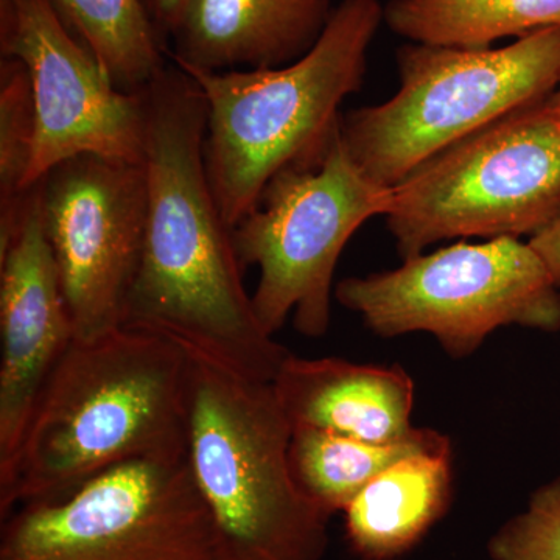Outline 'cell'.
I'll use <instances>...</instances> for the list:
<instances>
[{
  "mask_svg": "<svg viewBox=\"0 0 560 560\" xmlns=\"http://www.w3.org/2000/svg\"><path fill=\"white\" fill-rule=\"evenodd\" d=\"M452 495L451 444L405 456L342 511L350 548L363 560L400 558L444 517Z\"/></svg>",
  "mask_w": 560,
  "mask_h": 560,
  "instance_id": "15",
  "label": "cell"
},
{
  "mask_svg": "<svg viewBox=\"0 0 560 560\" xmlns=\"http://www.w3.org/2000/svg\"><path fill=\"white\" fill-rule=\"evenodd\" d=\"M186 458V349L130 327L75 338L0 471V518L66 499L120 464Z\"/></svg>",
  "mask_w": 560,
  "mask_h": 560,
  "instance_id": "2",
  "label": "cell"
},
{
  "mask_svg": "<svg viewBox=\"0 0 560 560\" xmlns=\"http://www.w3.org/2000/svg\"><path fill=\"white\" fill-rule=\"evenodd\" d=\"M142 94L145 245L121 327L161 334L272 382L291 352L261 327L205 165L200 88L168 65Z\"/></svg>",
  "mask_w": 560,
  "mask_h": 560,
  "instance_id": "1",
  "label": "cell"
},
{
  "mask_svg": "<svg viewBox=\"0 0 560 560\" xmlns=\"http://www.w3.org/2000/svg\"><path fill=\"white\" fill-rule=\"evenodd\" d=\"M550 103H551L552 109L556 110V114H558L559 119H560V80H559L558 88H556V91L552 92V94L550 95Z\"/></svg>",
  "mask_w": 560,
  "mask_h": 560,
  "instance_id": "23",
  "label": "cell"
},
{
  "mask_svg": "<svg viewBox=\"0 0 560 560\" xmlns=\"http://www.w3.org/2000/svg\"><path fill=\"white\" fill-rule=\"evenodd\" d=\"M120 91L140 94L167 68V44L143 0H51Z\"/></svg>",
  "mask_w": 560,
  "mask_h": 560,
  "instance_id": "18",
  "label": "cell"
},
{
  "mask_svg": "<svg viewBox=\"0 0 560 560\" xmlns=\"http://www.w3.org/2000/svg\"><path fill=\"white\" fill-rule=\"evenodd\" d=\"M401 260L452 238L539 234L560 217V119L550 97L431 156L393 187Z\"/></svg>",
  "mask_w": 560,
  "mask_h": 560,
  "instance_id": "6",
  "label": "cell"
},
{
  "mask_svg": "<svg viewBox=\"0 0 560 560\" xmlns=\"http://www.w3.org/2000/svg\"><path fill=\"white\" fill-rule=\"evenodd\" d=\"M36 140L31 77L20 60L0 61V250L20 230L27 209L28 172Z\"/></svg>",
  "mask_w": 560,
  "mask_h": 560,
  "instance_id": "19",
  "label": "cell"
},
{
  "mask_svg": "<svg viewBox=\"0 0 560 560\" xmlns=\"http://www.w3.org/2000/svg\"><path fill=\"white\" fill-rule=\"evenodd\" d=\"M0 51L31 77L36 140L27 190L81 154L142 162V94L110 81L51 0H0Z\"/></svg>",
  "mask_w": 560,
  "mask_h": 560,
  "instance_id": "11",
  "label": "cell"
},
{
  "mask_svg": "<svg viewBox=\"0 0 560 560\" xmlns=\"http://www.w3.org/2000/svg\"><path fill=\"white\" fill-rule=\"evenodd\" d=\"M382 22L385 9L378 0H341L315 46L290 65L253 70L178 66L205 97L206 172L231 230L257 205L272 176L316 160L329 147L340 130L342 102L361 90Z\"/></svg>",
  "mask_w": 560,
  "mask_h": 560,
  "instance_id": "3",
  "label": "cell"
},
{
  "mask_svg": "<svg viewBox=\"0 0 560 560\" xmlns=\"http://www.w3.org/2000/svg\"><path fill=\"white\" fill-rule=\"evenodd\" d=\"M38 186L75 337L90 340L121 327L145 245L142 162L81 154L51 168Z\"/></svg>",
  "mask_w": 560,
  "mask_h": 560,
  "instance_id": "10",
  "label": "cell"
},
{
  "mask_svg": "<svg viewBox=\"0 0 560 560\" xmlns=\"http://www.w3.org/2000/svg\"><path fill=\"white\" fill-rule=\"evenodd\" d=\"M492 560H560V477L534 490L488 545Z\"/></svg>",
  "mask_w": 560,
  "mask_h": 560,
  "instance_id": "20",
  "label": "cell"
},
{
  "mask_svg": "<svg viewBox=\"0 0 560 560\" xmlns=\"http://www.w3.org/2000/svg\"><path fill=\"white\" fill-rule=\"evenodd\" d=\"M389 101L341 116V139L368 178L393 189L460 139L548 97L560 80V28L503 47L408 43Z\"/></svg>",
  "mask_w": 560,
  "mask_h": 560,
  "instance_id": "5",
  "label": "cell"
},
{
  "mask_svg": "<svg viewBox=\"0 0 560 560\" xmlns=\"http://www.w3.org/2000/svg\"><path fill=\"white\" fill-rule=\"evenodd\" d=\"M385 22L410 43L490 47L560 28V0H389Z\"/></svg>",
  "mask_w": 560,
  "mask_h": 560,
  "instance_id": "17",
  "label": "cell"
},
{
  "mask_svg": "<svg viewBox=\"0 0 560 560\" xmlns=\"http://www.w3.org/2000/svg\"><path fill=\"white\" fill-rule=\"evenodd\" d=\"M335 300L382 338L425 331L466 359L501 327L560 330V289L529 242H459L394 270L348 278Z\"/></svg>",
  "mask_w": 560,
  "mask_h": 560,
  "instance_id": "8",
  "label": "cell"
},
{
  "mask_svg": "<svg viewBox=\"0 0 560 560\" xmlns=\"http://www.w3.org/2000/svg\"><path fill=\"white\" fill-rule=\"evenodd\" d=\"M0 560H230L189 463L131 460L2 518Z\"/></svg>",
  "mask_w": 560,
  "mask_h": 560,
  "instance_id": "9",
  "label": "cell"
},
{
  "mask_svg": "<svg viewBox=\"0 0 560 560\" xmlns=\"http://www.w3.org/2000/svg\"><path fill=\"white\" fill-rule=\"evenodd\" d=\"M180 346L187 463L228 559L323 560L330 517L293 480V425L275 385Z\"/></svg>",
  "mask_w": 560,
  "mask_h": 560,
  "instance_id": "4",
  "label": "cell"
},
{
  "mask_svg": "<svg viewBox=\"0 0 560 560\" xmlns=\"http://www.w3.org/2000/svg\"><path fill=\"white\" fill-rule=\"evenodd\" d=\"M334 10L331 0H191L168 57L202 70L280 68L315 46Z\"/></svg>",
  "mask_w": 560,
  "mask_h": 560,
  "instance_id": "14",
  "label": "cell"
},
{
  "mask_svg": "<svg viewBox=\"0 0 560 560\" xmlns=\"http://www.w3.org/2000/svg\"><path fill=\"white\" fill-rule=\"evenodd\" d=\"M528 242L547 265L548 271L560 289V217L552 221L550 226L530 237Z\"/></svg>",
  "mask_w": 560,
  "mask_h": 560,
  "instance_id": "22",
  "label": "cell"
},
{
  "mask_svg": "<svg viewBox=\"0 0 560 560\" xmlns=\"http://www.w3.org/2000/svg\"><path fill=\"white\" fill-rule=\"evenodd\" d=\"M190 3L191 0H143L151 22L165 44L172 38Z\"/></svg>",
  "mask_w": 560,
  "mask_h": 560,
  "instance_id": "21",
  "label": "cell"
},
{
  "mask_svg": "<svg viewBox=\"0 0 560 560\" xmlns=\"http://www.w3.org/2000/svg\"><path fill=\"white\" fill-rule=\"evenodd\" d=\"M445 444L451 440L431 429H416L404 441L374 444L311 427H293L289 463L301 492L331 517L397 460Z\"/></svg>",
  "mask_w": 560,
  "mask_h": 560,
  "instance_id": "16",
  "label": "cell"
},
{
  "mask_svg": "<svg viewBox=\"0 0 560 560\" xmlns=\"http://www.w3.org/2000/svg\"><path fill=\"white\" fill-rule=\"evenodd\" d=\"M272 385L293 427L374 444L407 440L418 429L411 422L415 382L397 364L301 359L291 353Z\"/></svg>",
  "mask_w": 560,
  "mask_h": 560,
  "instance_id": "13",
  "label": "cell"
},
{
  "mask_svg": "<svg viewBox=\"0 0 560 560\" xmlns=\"http://www.w3.org/2000/svg\"><path fill=\"white\" fill-rule=\"evenodd\" d=\"M75 338L36 184L20 230L0 250V471L10 466L40 389Z\"/></svg>",
  "mask_w": 560,
  "mask_h": 560,
  "instance_id": "12",
  "label": "cell"
},
{
  "mask_svg": "<svg viewBox=\"0 0 560 560\" xmlns=\"http://www.w3.org/2000/svg\"><path fill=\"white\" fill-rule=\"evenodd\" d=\"M390 200L393 189L364 175L341 130L316 160L268 180L257 205L231 230L243 270L259 268L250 298L268 334L275 337L290 316L302 337L327 334L342 249L361 224L386 215Z\"/></svg>",
  "mask_w": 560,
  "mask_h": 560,
  "instance_id": "7",
  "label": "cell"
}]
</instances>
